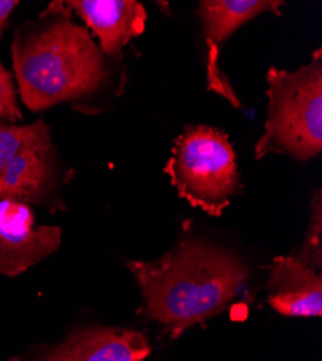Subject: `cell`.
Listing matches in <instances>:
<instances>
[{
  "label": "cell",
  "mask_w": 322,
  "mask_h": 361,
  "mask_svg": "<svg viewBox=\"0 0 322 361\" xmlns=\"http://www.w3.org/2000/svg\"><path fill=\"white\" fill-rule=\"evenodd\" d=\"M12 63L20 100L34 113L66 103L97 113L114 90L116 61L74 22L68 2H51L16 29Z\"/></svg>",
  "instance_id": "obj_1"
},
{
  "label": "cell",
  "mask_w": 322,
  "mask_h": 361,
  "mask_svg": "<svg viewBox=\"0 0 322 361\" xmlns=\"http://www.w3.org/2000/svg\"><path fill=\"white\" fill-rule=\"evenodd\" d=\"M125 263L140 288L146 318L172 338L228 310L249 279L240 257L192 237L155 262Z\"/></svg>",
  "instance_id": "obj_2"
},
{
  "label": "cell",
  "mask_w": 322,
  "mask_h": 361,
  "mask_svg": "<svg viewBox=\"0 0 322 361\" xmlns=\"http://www.w3.org/2000/svg\"><path fill=\"white\" fill-rule=\"evenodd\" d=\"M268 117L254 146L259 161L271 154L309 161L322 152V52L295 71L266 73Z\"/></svg>",
  "instance_id": "obj_3"
},
{
  "label": "cell",
  "mask_w": 322,
  "mask_h": 361,
  "mask_svg": "<svg viewBox=\"0 0 322 361\" xmlns=\"http://www.w3.org/2000/svg\"><path fill=\"white\" fill-rule=\"evenodd\" d=\"M178 195L211 217H220L242 190L228 135L213 126H188L173 140L163 168Z\"/></svg>",
  "instance_id": "obj_4"
},
{
  "label": "cell",
  "mask_w": 322,
  "mask_h": 361,
  "mask_svg": "<svg viewBox=\"0 0 322 361\" xmlns=\"http://www.w3.org/2000/svg\"><path fill=\"white\" fill-rule=\"evenodd\" d=\"M73 171L66 168L49 126L37 120L35 130L0 172V200L38 205L56 213L66 209L63 187Z\"/></svg>",
  "instance_id": "obj_5"
},
{
  "label": "cell",
  "mask_w": 322,
  "mask_h": 361,
  "mask_svg": "<svg viewBox=\"0 0 322 361\" xmlns=\"http://www.w3.org/2000/svg\"><path fill=\"white\" fill-rule=\"evenodd\" d=\"M63 230L38 226L31 205L0 200V276L13 278L61 246Z\"/></svg>",
  "instance_id": "obj_6"
},
{
  "label": "cell",
  "mask_w": 322,
  "mask_h": 361,
  "mask_svg": "<svg viewBox=\"0 0 322 361\" xmlns=\"http://www.w3.org/2000/svg\"><path fill=\"white\" fill-rule=\"evenodd\" d=\"M285 2L279 0H202L198 4L197 16L201 23L204 42L207 45V82L209 88L240 109L239 102L227 77L218 67V58L225 41L239 27L261 13L280 15Z\"/></svg>",
  "instance_id": "obj_7"
},
{
  "label": "cell",
  "mask_w": 322,
  "mask_h": 361,
  "mask_svg": "<svg viewBox=\"0 0 322 361\" xmlns=\"http://www.w3.org/2000/svg\"><path fill=\"white\" fill-rule=\"evenodd\" d=\"M68 6L111 61L122 59L123 48L143 34L148 13L136 0H70Z\"/></svg>",
  "instance_id": "obj_8"
},
{
  "label": "cell",
  "mask_w": 322,
  "mask_h": 361,
  "mask_svg": "<svg viewBox=\"0 0 322 361\" xmlns=\"http://www.w3.org/2000/svg\"><path fill=\"white\" fill-rule=\"evenodd\" d=\"M151 344L142 333L116 326L77 329L39 361H146Z\"/></svg>",
  "instance_id": "obj_9"
},
{
  "label": "cell",
  "mask_w": 322,
  "mask_h": 361,
  "mask_svg": "<svg viewBox=\"0 0 322 361\" xmlns=\"http://www.w3.org/2000/svg\"><path fill=\"white\" fill-rule=\"evenodd\" d=\"M266 290L269 305L283 317H322V275L294 255L275 257Z\"/></svg>",
  "instance_id": "obj_10"
},
{
  "label": "cell",
  "mask_w": 322,
  "mask_h": 361,
  "mask_svg": "<svg viewBox=\"0 0 322 361\" xmlns=\"http://www.w3.org/2000/svg\"><path fill=\"white\" fill-rule=\"evenodd\" d=\"M311 220L306 235L298 253L294 256L308 267L322 270V194L316 192L311 202Z\"/></svg>",
  "instance_id": "obj_11"
},
{
  "label": "cell",
  "mask_w": 322,
  "mask_h": 361,
  "mask_svg": "<svg viewBox=\"0 0 322 361\" xmlns=\"http://www.w3.org/2000/svg\"><path fill=\"white\" fill-rule=\"evenodd\" d=\"M35 130V122L31 125H11L0 123V172L9 162V159L32 136Z\"/></svg>",
  "instance_id": "obj_12"
},
{
  "label": "cell",
  "mask_w": 322,
  "mask_h": 361,
  "mask_svg": "<svg viewBox=\"0 0 322 361\" xmlns=\"http://www.w3.org/2000/svg\"><path fill=\"white\" fill-rule=\"evenodd\" d=\"M22 117V111L16 102V88L12 74L0 63V120L16 125Z\"/></svg>",
  "instance_id": "obj_13"
},
{
  "label": "cell",
  "mask_w": 322,
  "mask_h": 361,
  "mask_svg": "<svg viewBox=\"0 0 322 361\" xmlns=\"http://www.w3.org/2000/svg\"><path fill=\"white\" fill-rule=\"evenodd\" d=\"M18 0H0V39H2L4 31L8 25V20L13 11L18 8Z\"/></svg>",
  "instance_id": "obj_14"
}]
</instances>
